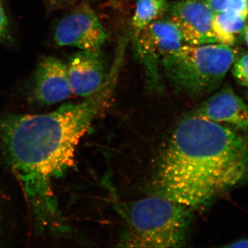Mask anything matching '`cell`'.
Here are the masks:
<instances>
[{"label":"cell","instance_id":"obj_1","mask_svg":"<svg viewBox=\"0 0 248 248\" xmlns=\"http://www.w3.org/2000/svg\"><path fill=\"white\" fill-rule=\"evenodd\" d=\"M112 94L104 89L50 113L0 115V156L22 183L38 231L64 229L52 182L74 165L80 141Z\"/></svg>","mask_w":248,"mask_h":248},{"label":"cell","instance_id":"obj_2","mask_svg":"<svg viewBox=\"0 0 248 248\" xmlns=\"http://www.w3.org/2000/svg\"><path fill=\"white\" fill-rule=\"evenodd\" d=\"M248 177V139L193 113L174 130L158 165L157 195L192 211Z\"/></svg>","mask_w":248,"mask_h":248},{"label":"cell","instance_id":"obj_3","mask_svg":"<svg viewBox=\"0 0 248 248\" xmlns=\"http://www.w3.org/2000/svg\"><path fill=\"white\" fill-rule=\"evenodd\" d=\"M193 211L161 196L136 201L122 208L125 228L119 246L181 248L187 242Z\"/></svg>","mask_w":248,"mask_h":248},{"label":"cell","instance_id":"obj_4","mask_svg":"<svg viewBox=\"0 0 248 248\" xmlns=\"http://www.w3.org/2000/svg\"><path fill=\"white\" fill-rule=\"evenodd\" d=\"M231 46L183 45L163 60L162 69L179 92L200 97L215 91L237 58Z\"/></svg>","mask_w":248,"mask_h":248},{"label":"cell","instance_id":"obj_5","mask_svg":"<svg viewBox=\"0 0 248 248\" xmlns=\"http://www.w3.org/2000/svg\"><path fill=\"white\" fill-rule=\"evenodd\" d=\"M133 40L150 88L159 91L162 84L160 71L162 69L163 60L186 45L180 31L170 19H158L143 29Z\"/></svg>","mask_w":248,"mask_h":248},{"label":"cell","instance_id":"obj_6","mask_svg":"<svg viewBox=\"0 0 248 248\" xmlns=\"http://www.w3.org/2000/svg\"><path fill=\"white\" fill-rule=\"evenodd\" d=\"M107 33L94 11L82 5L60 21L53 32L59 46L76 47L81 50H99L107 40Z\"/></svg>","mask_w":248,"mask_h":248},{"label":"cell","instance_id":"obj_7","mask_svg":"<svg viewBox=\"0 0 248 248\" xmlns=\"http://www.w3.org/2000/svg\"><path fill=\"white\" fill-rule=\"evenodd\" d=\"M167 11L186 45L218 43L213 27L215 13L205 0H179L169 5Z\"/></svg>","mask_w":248,"mask_h":248},{"label":"cell","instance_id":"obj_8","mask_svg":"<svg viewBox=\"0 0 248 248\" xmlns=\"http://www.w3.org/2000/svg\"><path fill=\"white\" fill-rule=\"evenodd\" d=\"M73 94L84 98L95 95L107 86L109 75L99 50H80L66 63Z\"/></svg>","mask_w":248,"mask_h":248},{"label":"cell","instance_id":"obj_9","mask_svg":"<svg viewBox=\"0 0 248 248\" xmlns=\"http://www.w3.org/2000/svg\"><path fill=\"white\" fill-rule=\"evenodd\" d=\"M33 95L40 104L53 105L73 94L66 63L53 56L41 60L33 78Z\"/></svg>","mask_w":248,"mask_h":248},{"label":"cell","instance_id":"obj_10","mask_svg":"<svg viewBox=\"0 0 248 248\" xmlns=\"http://www.w3.org/2000/svg\"><path fill=\"white\" fill-rule=\"evenodd\" d=\"M194 113L218 124L248 131V108L230 86L207 99Z\"/></svg>","mask_w":248,"mask_h":248},{"label":"cell","instance_id":"obj_11","mask_svg":"<svg viewBox=\"0 0 248 248\" xmlns=\"http://www.w3.org/2000/svg\"><path fill=\"white\" fill-rule=\"evenodd\" d=\"M248 16L226 11L214 14L213 27L217 42L232 46L244 32Z\"/></svg>","mask_w":248,"mask_h":248},{"label":"cell","instance_id":"obj_12","mask_svg":"<svg viewBox=\"0 0 248 248\" xmlns=\"http://www.w3.org/2000/svg\"><path fill=\"white\" fill-rule=\"evenodd\" d=\"M169 0H138L131 23L133 38L168 11Z\"/></svg>","mask_w":248,"mask_h":248},{"label":"cell","instance_id":"obj_13","mask_svg":"<svg viewBox=\"0 0 248 248\" xmlns=\"http://www.w3.org/2000/svg\"><path fill=\"white\" fill-rule=\"evenodd\" d=\"M214 13L231 11L248 16V0H205Z\"/></svg>","mask_w":248,"mask_h":248},{"label":"cell","instance_id":"obj_14","mask_svg":"<svg viewBox=\"0 0 248 248\" xmlns=\"http://www.w3.org/2000/svg\"><path fill=\"white\" fill-rule=\"evenodd\" d=\"M232 74L239 84L248 87V53L235 60Z\"/></svg>","mask_w":248,"mask_h":248},{"label":"cell","instance_id":"obj_15","mask_svg":"<svg viewBox=\"0 0 248 248\" xmlns=\"http://www.w3.org/2000/svg\"><path fill=\"white\" fill-rule=\"evenodd\" d=\"M8 29H9V22L0 0V41L4 40L6 38Z\"/></svg>","mask_w":248,"mask_h":248},{"label":"cell","instance_id":"obj_16","mask_svg":"<svg viewBox=\"0 0 248 248\" xmlns=\"http://www.w3.org/2000/svg\"><path fill=\"white\" fill-rule=\"evenodd\" d=\"M226 247L238 248H248V239L239 240V241L234 242V244L227 246Z\"/></svg>","mask_w":248,"mask_h":248},{"label":"cell","instance_id":"obj_17","mask_svg":"<svg viewBox=\"0 0 248 248\" xmlns=\"http://www.w3.org/2000/svg\"><path fill=\"white\" fill-rule=\"evenodd\" d=\"M70 1H71V0H48V2L50 4L55 6H61V5L66 4V3Z\"/></svg>","mask_w":248,"mask_h":248},{"label":"cell","instance_id":"obj_18","mask_svg":"<svg viewBox=\"0 0 248 248\" xmlns=\"http://www.w3.org/2000/svg\"><path fill=\"white\" fill-rule=\"evenodd\" d=\"M243 33H244V40L246 41V45L248 46V23L246 24V27H245Z\"/></svg>","mask_w":248,"mask_h":248}]
</instances>
